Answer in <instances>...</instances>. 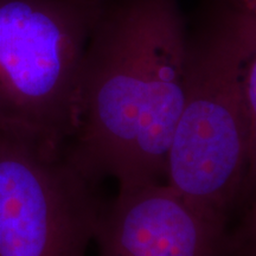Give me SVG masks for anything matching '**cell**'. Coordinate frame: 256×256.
Returning <instances> with one entry per match:
<instances>
[{
  "label": "cell",
  "mask_w": 256,
  "mask_h": 256,
  "mask_svg": "<svg viewBox=\"0 0 256 256\" xmlns=\"http://www.w3.org/2000/svg\"><path fill=\"white\" fill-rule=\"evenodd\" d=\"M188 31L178 0H101L66 151L92 179L162 183L184 104Z\"/></svg>",
  "instance_id": "obj_1"
},
{
  "label": "cell",
  "mask_w": 256,
  "mask_h": 256,
  "mask_svg": "<svg viewBox=\"0 0 256 256\" xmlns=\"http://www.w3.org/2000/svg\"><path fill=\"white\" fill-rule=\"evenodd\" d=\"M98 256H238L234 230L166 183L119 188L94 236Z\"/></svg>",
  "instance_id": "obj_5"
},
{
  "label": "cell",
  "mask_w": 256,
  "mask_h": 256,
  "mask_svg": "<svg viewBox=\"0 0 256 256\" xmlns=\"http://www.w3.org/2000/svg\"><path fill=\"white\" fill-rule=\"evenodd\" d=\"M101 0H0V132L63 147Z\"/></svg>",
  "instance_id": "obj_3"
},
{
  "label": "cell",
  "mask_w": 256,
  "mask_h": 256,
  "mask_svg": "<svg viewBox=\"0 0 256 256\" xmlns=\"http://www.w3.org/2000/svg\"><path fill=\"white\" fill-rule=\"evenodd\" d=\"M188 31L185 98L165 182L232 220L255 200L256 0H210Z\"/></svg>",
  "instance_id": "obj_2"
},
{
  "label": "cell",
  "mask_w": 256,
  "mask_h": 256,
  "mask_svg": "<svg viewBox=\"0 0 256 256\" xmlns=\"http://www.w3.org/2000/svg\"><path fill=\"white\" fill-rule=\"evenodd\" d=\"M254 256H256V255H254Z\"/></svg>",
  "instance_id": "obj_6"
},
{
  "label": "cell",
  "mask_w": 256,
  "mask_h": 256,
  "mask_svg": "<svg viewBox=\"0 0 256 256\" xmlns=\"http://www.w3.org/2000/svg\"><path fill=\"white\" fill-rule=\"evenodd\" d=\"M63 147L0 132V256H87L104 203Z\"/></svg>",
  "instance_id": "obj_4"
}]
</instances>
